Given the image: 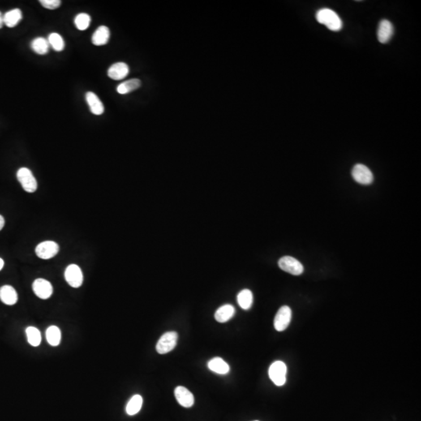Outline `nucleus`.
<instances>
[{"mask_svg":"<svg viewBox=\"0 0 421 421\" xmlns=\"http://www.w3.org/2000/svg\"><path fill=\"white\" fill-rule=\"evenodd\" d=\"M65 280L67 283L73 288H79L83 283V273L79 266L77 264H70L65 271Z\"/></svg>","mask_w":421,"mask_h":421,"instance_id":"obj_7","label":"nucleus"},{"mask_svg":"<svg viewBox=\"0 0 421 421\" xmlns=\"http://www.w3.org/2000/svg\"><path fill=\"white\" fill-rule=\"evenodd\" d=\"M34 293L40 299H49L53 293L52 284L44 279H37L32 285Z\"/></svg>","mask_w":421,"mask_h":421,"instance_id":"obj_10","label":"nucleus"},{"mask_svg":"<svg viewBox=\"0 0 421 421\" xmlns=\"http://www.w3.org/2000/svg\"><path fill=\"white\" fill-rule=\"evenodd\" d=\"M287 367L282 361H275L268 370V375L274 384L277 386H282L286 381Z\"/></svg>","mask_w":421,"mask_h":421,"instance_id":"obj_2","label":"nucleus"},{"mask_svg":"<svg viewBox=\"0 0 421 421\" xmlns=\"http://www.w3.org/2000/svg\"><path fill=\"white\" fill-rule=\"evenodd\" d=\"M352 177L360 184L369 185L372 183L374 176L372 172L366 165L357 164L352 170Z\"/></svg>","mask_w":421,"mask_h":421,"instance_id":"obj_6","label":"nucleus"},{"mask_svg":"<svg viewBox=\"0 0 421 421\" xmlns=\"http://www.w3.org/2000/svg\"><path fill=\"white\" fill-rule=\"evenodd\" d=\"M178 334L176 332H168L162 335L158 341L156 350L160 354H165L172 351L177 343Z\"/></svg>","mask_w":421,"mask_h":421,"instance_id":"obj_4","label":"nucleus"},{"mask_svg":"<svg viewBox=\"0 0 421 421\" xmlns=\"http://www.w3.org/2000/svg\"><path fill=\"white\" fill-rule=\"evenodd\" d=\"M235 307L231 304H225L218 309L215 314V319L218 322L225 323L235 315Z\"/></svg>","mask_w":421,"mask_h":421,"instance_id":"obj_17","label":"nucleus"},{"mask_svg":"<svg viewBox=\"0 0 421 421\" xmlns=\"http://www.w3.org/2000/svg\"><path fill=\"white\" fill-rule=\"evenodd\" d=\"M49 46L52 47L55 51L61 52L65 48L64 40L60 35L57 33H52L48 38Z\"/></svg>","mask_w":421,"mask_h":421,"instance_id":"obj_26","label":"nucleus"},{"mask_svg":"<svg viewBox=\"0 0 421 421\" xmlns=\"http://www.w3.org/2000/svg\"><path fill=\"white\" fill-rule=\"evenodd\" d=\"M292 311L288 306H283L278 311L275 320L274 327L278 332H282L285 330L291 321Z\"/></svg>","mask_w":421,"mask_h":421,"instance_id":"obj_8","label":"nucleus"},{"mask_svg":"<svg viewBox=\"0 0 421 421\" xmlns=\"http://www.w3.org/2000/svg\"><path fill=\"white\" fill-rule=\"evenodd\" d=\"M60 247L54 241H44L39 243L35 249V252L39 258L48 260L53 258L58 254Z\"/></svg>","mask_w":421,"mask_h":421,"instance_id":"obj_9","label":"nucleus"},{"mask_svg":"<svg viewBox=\"0 0 421 421\" xmlns=\"http://www.w3.org/2000/svg\"><path fill=\"white\" fill-rule=\"evenodd\" d=\"M142 404H143V399L140 395H135L133 396L126 405V414L130 416L138 414L141 409Z\"/></svg>","mask_w":421,"mask_h":421,"instance_id":"obj_22","label":"nucleus"},{"mask_svg":"<svg viewBox=\"0 0 421 421\" xmlns=\"http://www.w3.org/2000/svg\"><path fill=\"white\" fill-rule=\"evenodd\" d=\"M130 72L128 65L125 62H119L112 65L108 70V76L115 80H122L127 77Z\"/></svg>","mask_w":421,"mask_h":421,"instance_id":"obj_12","label":"nucleus"},{"mask_svg":"<svg viewBox=\"0 0 421 421\" xmlns=\"http://www.w3.org/2000/svg\"><path fill=\"white\" fill-rule=\"evenodd\" d=\"M393 33H394V28L390 21H388L387 20H382L379 23V28H378V39L381 43L385 44L388 42L392 39Z\"/></svg>","mask_w":421,"mask_h":421,"instance_id":"obj_13","label":"nucleus"},{"mask_svg":"<svg viewBox=\"0 0 421 421\" xmlns=\"http://www.w3.org/2000/svg\"><path fill=\"white\" fill-rule=\"evenodd\" d=\"M18 181L26 192L34 193L38 187L37 181L31 171L27 168H20L17 173Z\"/></svg>","mask_w":421,"mask_h":421,"instance_id":"obj_3","label":"nucleus"},{"mask_svg":"<svg viewBox=\"0 0 421 421\" xmlns=\"http://www.w3.org/2000/svg\"><path fill=\"white\" fill-rule=\"evenodd\" d=\"M175 396L179 404L183 407L190 408L194 405V395L185 387H177L175 389Z\"/></svg>","mask_w":421,"mask_h":421,"instance_id":"obj_11","label":"nucleus"},{"mask_svg":"<svg viewBox=\"0 0 421 421\" xmlns=\"http://www.w3.org/2000/svg\"><path fill=\"white\" fill-rule=\"evenodd\" d=\"M209 370L219 375H226L230 371V367L225 361L220 357H215L208 362Z\"/></svg>","mask_w":421,"mask_h":421,"instance_id":"obj_18","label":"nucleus"},{"mask_svg":"<svg viewBox=\"0 0 421 421\" xmlns=\"http://www.w3.org/2000/svg\"><path fill=\"white\" fill-rule=\"evenodd\" d=\"M23 18L22 16V12L19 9H14V10H10L7 13L3 15L4 23L8 27H14L18 25L19 22Z\"/></svg>","mask_w":421,"mask_h":421,"instance_id":"obj_19","label":"nucleus"},{"mask_svg":"<svg viewBox=\"0 0 421 421\" xmlns=\"http://www.w3.org/2000/svg\"><path fill=\"white\" fill-rule=\"evenodd\" d=\"M4 266V261L2 260V258H0V271L2 269Z\"/></svg>","mask_w":421,"mask_h":421,"instance_id":"obj_31","label":"nucleus"},{"mask_svg":"<svg viewBox=\"0 0 421 421\" xmlns=\"http://www.w3.org/2000/svg\"><path fill=\"white\" fill-rule=\"evenodd\" d=\"M4 225H5V220H4V218L2 217V216H0V231H1L2 228L4 227Z\"/></svg>","mask_w":421,"mask_h":421,"instance_id":"obj_29","label":"nucleus"},{"mask_svg":"<svg viewBox=\"0 0 421 421\" xmlns=\"http://www.w3.org/2000/svg\"><path fill=\"white\" fill-rule=\"evenodd\" d=\"M26 335H27V341L32 346L36 347L41 343V333L35 327L31 326L26 328Z\"/></svg>","mask_w":421,"mask_h":421,"instance_id":"obj_25","label":"nucleus"},{"mask_svg":"<svg viewBox=\"0 0 421 421\" xmlns=\"http://www.w3.org/2000/svg\"><path fill=\"white\" fill-rule=\"evenodd\" d=\"M4 21H3V15H2V13L0 12V28H2V26H3Z\"/></svg>","mask_w":421,"mask_h":421,"instance_id":"obj_30","label":"nucleus"},{"mask_svg":"<svg viewBox=\"0 0 421 421\" xmlns=\"http://www.w3.org/2000/svg\"><path fill=\"white\" fill-rule=\"evenodd\" d=\"M31 49L39 55H45L49 53V44L47 39L39 37L31 42Z\"/></svg>","mask_w":421,"mask_h":421,"instance_id":"obj_23","label":"nucleus"},{"mask_svg":"<svg viewBox=\"0 0 421 421\" xmlns=\"http://www.w3.org/2000/svg\"><path fill=\"white\" fill-rule=\"evenodd\" d=\"M91 17L87 14H80L76 16L74 19V23L77 28L80 31L87 30L91 23Z\"/></svg>","mask_w":421,"mask_h":421,"instance_id":"obj_27","label":"nucleus"},{"mask_svg":"<svg viewBox=\"0 0 421 421\" xmlns=\"http://www.w3.org/2000/svg\"><path fill=\"white\" fill-rule=\"evenodd\" d=\"M316 19L319 23L326 26L332 31H340L342 27V21L339 15L328 8L321 9L317 12Z\"/></svg>","mask_w":421,"mask_h":421,"instance_id":"obj_1","label":"nucleus"},{"mask_svg":"<svg viewBox=\"0 0 421 421\" xmlns=\"http://www.w3.org/2000/svg\"><path fill=\"white\" fill-rule=\"evenodd\" d=\"M0 300L5 304L12 306L18 302V293L11 285H3L0 288Z\"/></svg>","mask_w":421,"mask_h":421,"instance_id":"obj_15","label":"nucleus"},{"mask_svg":"<svg viewBox=\"0 0 421 421\" xmlns=\"http://www.w3.org/2000/svg\"><path fill=\"white\" fill-rule=\"evenodd\" d=\"M237 302L241 308H243V310H249L253 303L252 292L249 289H243L240 292L237 296Z\"/></svg>","mask_w":421,"mask_h":421,"instance_id":"obj_21","label":"nucleus"},{"mask_svg":"<svg viewBox=\"0 0 421 421\" xmlns=\"http://www.w3.org/2000/svg\"><path fill=\"white\" fill-rule=\"evenodd\" d=\"M279 266L284 272H288L293 276H300L303 272V266L299 261L290 256H285L280 258Z\"/></svg>","mask_w":421,"mask_h":421,"instance_id":"obj_5","label":"nucleus"},{"mask_svg":"<svg viewBox=\"0 0 421 421\" xmlns=\"http://www.w3.org/2000/svg\"><path fill=\"white\" fill-rule=\"evenodd\" d=\"M110 39V31L105 26H100L97 30L94 32L91 41L94 45L97 46L106 45L109 42Z\"/></svg>","mask_w":421,"mask_h":421,"instance_id":"obj_16","label":"nucleus"},{"mask_svg":"<svg viewBox=\"0 0 421 421\" xmlns=\"http://www.w3.org/2000/svg\"><path fill=\"white\" fill-rule=\"evenodd\" d=\"M86 101H87V105H89L90 111L94 115L96 116H100V115L104 113L105 108L103 105V103L101 100L99 99L97 95H95L94 92L88 91L86 94Z\"/></svg>","mask_w":421,"mask_h":421,"instance_id":"obj_14","label":"nucleus"},{"mask_svg":"<svg viewBox=\"0 0 421 421\" xmlns=\"http://www.w3.org/2000/svg\"><path fill=\"white\" fill-rule=\"evenodd\" d=\"M140 86H141V81L139 79L137 78L130 79L120 84L117 88V92L120 95H126L138 89Z\"/></svg>","mask_w":421,"mask_h":421,"instance_id":"obj_20","label":"nucleus"},{"mask_svg":"<svg viewBox=\"0 0 421 421\" xmlns=\"http://www.w3.org/2000/svg\"><path fill=\"white\" fill-rule=\"evenodd\" d=\"M40 3L43 7L49 10H56L61 5L60 0H41Z\"/></svg>","mask_w":421,"mask_h":421,"instance_id":"obj_28","label":"nucleus"},{"mask_svg":"<svg viewBox=\"0 0 421 421\" xmlns=\"http://www.w3.org/2000/svg\"><path fill=\"white\" fill-rule=\"evenodd\" d=\"M46 340L53 346H57L60 345L61 341V332L60 329L57 326L52 325L47 328L46 330Z\"/></svg>","mask_w":421,"mask_h":421,"instance_id":"obj_24","label":"nucleus"}]
</instances>
